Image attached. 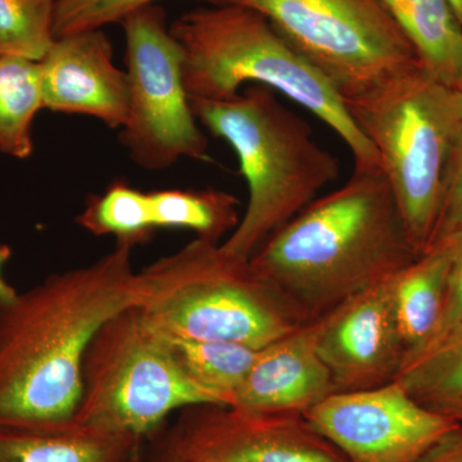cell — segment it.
Here are the masks:
<instances>
[{
  "label": "cell",
  "instance_id": "20",
  "mask_svg": "<svg viewBox=\"0 0 462 462\" xmlns=\"http://www.w3.org/2000/svg\"><path fill=\"white\" fill-rule=\"evenodd\" d=\"M154 226L189 229L217 243L238 226L239 199L223 190H158L149 193Z\"/></svg>",
  "mask_w": 462,
  "mask_h": 462
},
{
  "label": "cell",
  "instance_id": "6",
  "mask_svg": "<svg viewBox=\"0 0 462 462\" xmlns=\"http://www.w3.org/2000/svg\"><path fill=\"white\" fill-rule=\"evenodd\" d=\"M378 153L419 254L430 247L447 163L462 129V88L424 67L345 102Z\"/></svg>",
  "mask_w": 462,
  "mask_h": 462
},
{
  "label": "cell",
  "instance_id": "17",
  "mask_svg": "<svg viewBox=\"0 0 462 462\" xmlns=\"http://www.w3.org/2000/svg\"><path fill=\"white\" fill-rule=\"evenodd\" d=\"M421 66L462 88V23L449 0H382Z\"/></svg>",
  "mask_w": 462,
  "mask_h": 462
},
{
  "label": "cell",
  "instance_id": "30",
  "mask_svg": "<svg viewBox=\"0 0 462 462\" xmlns=\"http://www.w3.org/2000/svg\"><path fill=\"white\" fill-rule=\"evenodd\" d=\"M455 14H457L458 20L462 23V0H449Z\"/></svg>",
  "mask_w": 462,
  "mask_h": 462
},
{
  "label": "cell",
  "instance_id": "11",
  "mask_svg": "<svg viewBox=\"0 0 462 462\" xmlns=\"http://www.w3.org/2000/svg\"><path fill=\"white\" fill-rule=\"evenodd\" d=\"M176 452L187 462H346L300 413L187 407Z\"/></svg>",
  "mask_w": 462,
  "mask_h": 462
},
{
  "label": "cell",
  "instance_id": "1",
  "mask_svg": "<svg viewBox=\"0 0 462 462\" xmlns=\"http://www.w3.org/2000/svg\"><path fill=\"white\" fill-rule=\"evenodd\" d=\"M133 248L51 273L0 303V425L35 427L74 418L85 351L99 328L142 297Z\"/></svg>",
  "mask_w": 462,
  "mask_h": 462
},
{
  "label": "cell",
  "instance_id": "3",
  "mask_svg": "<svg viewBox=\"0 0 462 462\" xmlns=\"http://www.w3.org/2000/svg\"><path fill=\"white\" fill-rule=\"evenodd\" d=\"M170 32L180 47L190 99H227L245 85H263L327 124L351 151L355 169H380L375 148L336 88L257 12L206 5L181 14Z\"/></svg>",
  "mask_w": 462,
  "mask_h": 462
},
{
  "label": "cell",
  "instance_id": "7",
  "mask_svg": "<svg viewBox=\"0 0 462 462\" xmlns=\"http://www.w3.org/2000/svg\"><path fill=\"white\" fill-rule=\"evenodd\" d=\"M216 404L190 382L138 306L108 319L85 351L74 418L142 437L170 412Z\"/></svg>",
  "mask_w": 462,
  "mask_h": 462
},
{
  "label": "cell",
  "instance_id": "14",
  "mask_svg": "<svg viewBox=\"0 0 462 462\" xmlns=\"http://www.w3.org/2000/svg\"><path fill=\"white\" fill-rule=\"evenodd\" d=\"M336 392L329 369L316 346L312 320L258 349L230 407L305 415Z\"/></svg>",
  "mask_w": 462,
  "mask_h": 462
},
{
  "label": "cell",
  "instance_id": "29",
  "mask_svg": "<svg viewBox=\"0 0 462 462\" xmlns=\"http://www.w3.org/2000/svg\"><path fill=\"white\" fill-rule=\"evenodd\" d=\"M433 411L443 413L448 418L454 419L456 422L462 425V396L456 397L448 402L439 404V406L433 409Z\"/></svg>",
  "mask_w": 462,
  "mask_h": 462
},
{
  "label": "cell",
  "instance_id": "8",
  "mask_svg": "<svg viewBox=\"0 0 462 462\" xmlns=\"http://www.w3.org/2000/svg\"><path fill=\"white\" fill-rule=\"evenodd\" d=\"M257 12L348 100L421 66L382 0H199Z\"/></svg>",
  "mask_w": 462,
  "mask_h": 462
},
{
  "label": "cell",
  "instance_id": "24",
  "mask_svg": "<svg viewBox=\"0 0 462 462\" xmlns=\"http://www.w3.org/2000/svg\"><path fill=\"white\" fill-rule=\"evenodd\" d=\"M160 0H56L54 36L103 30Z\"/></svg>",
  "mask_w": 462,
  "mask_h": 462
},
{
  "label": "cell",
  "instance_id": "19",
  "mask_svg": "<svg viewBox=\"0 0 462 462\" xmlns=\"http://www.w3.org/2000/svg\"><path fill=\"white\" fill-rule=\"evenodd\" d=\"M41 109V63L0 57V153L18 160L32 156V125Z\"/></svg>",
  "mask_w": 462,
  "mask_h": 462
},
{
  "label": "cell",
  "instance_id": "13",
  "mask_svg": "<svg viewBox=\"0 0 462 462\" xmlns=\"http://www.w3.org/2000/svg\"><path fill=\"white\" fill-rule=\"evenodd\" d=\"M42 108L97 118L121 129L129 111L126 71L103 30L57 38L41 60Z\"/></svg>",
  "mask_w": 462,
  "mask_h": 462
},
{
  "label": "cell",
  "instance_id": "26",
  "mask_svg": "<svg viewBox=\"0 0 462 462\" xmlns=\"http://www.w3.org/2000/svg\"><path fill=\"white\" fill-rule=\"evenodd\" d=\"M462 322V236H458L457 248H456L454 261L447 285L445 307H443L442 319L439 328L433 340L439 338L443 333ZM431 340V342H433ZM430 342V343H431ZM428 345V346H430Z\"/></svg>",
  "mask_w": 462,
  "mask_h": 462
},
{
  "label": "cell",
  "instance_id": "12",
  "mask_svg": "<svg viewBox=\"0 0 462 462\" xmlns=\"http://www.w3.org/2000/svg\"><path fill=\"white\" fill-rule=\"evenodd\" d=\"M392 279L314 320L316 346L337 392L383 387L402 370L406 354L394 319Z\"/></svg>",
  "mask_w": 462,
  "mask_h": 462
},
{
  "label": "cell",
  "instance_id": "2",
  "mask_svg": "<svg viewBox=\"0 0 462 462\" xmlns=\"http://www.w3.org/2000/svg\"><path fill=\"white\" fill-rule=\"evenodd\" d=\"M419 256L384 173L355 169L342 187L312 200L249 261L315 320L394 278Z\"/></svg>",
  "mask_w": 462,
  "mask_h": 462
},
{
  "label": "cell",
  "instance_id": "28",
  "mask_svg": "<svg viewBox=\"0 0 462 462\" xmlns=\"http://www.w3.org/2000/svg\"><path fill=\"white\" fill-rule=\"evenodd\" d=\"M12 256L11 248L8 245H0V303L9 302L17 296L18 291L3 278V266Z\"/></svg>",
  "mask_w": 462,
  "mask_h": 462
},
{
  "label": "cell",
  "instance_id": "25",
  "mask_svg": "<svg viewBox=\"0 0 462 462\" xmlns=\"http://www.w3.org/2000/svg\"><path fill=\"white\" fill-rule=\"evenodd\" d=\"M462 236V129L447 163L439 209L430 247Z\"/></svg>",
  "mask_w": 462,
  "mask_h": 462
},
{
  "label": "cell",
  "instance_id": "10",
  "mask_svg": "<svg viewBox=\"0 0 462 462\" xmlns=\"http://www.w3.org/2000/svg\"><path fill=\"white\" fill-rule=\"evenodd\" d=\"M303 416L346 462H418L460 427L413 400L396 380L336 392Z\"/></svg>",
  "mask_w": 462,
  "mask_h": 462
},
{
  "label": "cell",
  "instance_id": "5",
  "mask_svg": "<svg viewBox=\"0 0 462 462\" xmlns=\"http://www.w3.org/2000/svg\"><path fill=\"white\" fill-rule=\"evenodd\" d=\"M145 320L182 339L221 340L254 349L312 321L251 261L194 239L139 272Z\"/></svg>",
  "mask_w": 462,
  "mask_h": 462
},
{
  "label": "cell",
  "instance_id": "15",
  "mask_svg": "<svg viewBox=\"0 0 462 462\" xmlns=\"http://www.w3.org/2000/svg\"><path fill=\"white\" fill-rule=\"evenodd\" d=\"M457 242L458 236L436 243L392 279L394 319L406 354L404 364L436 337Z\"/></svg>",
  "mask_w": 462,
  "mask_h": 462
},
{
  "label": "cell",
  "instance_id": "21",
  "mask_svg": "<svg viewBox=\"0 0 462 462\" xmlns=\"http://www.w3.org/2000/svg\"><path fill=\"white\" fill-rule=\"evenodd\" d=\"M396 382L430 410L462 396V322L410 358Z\"/></svg>",
  "mask_w": 462,
  "mask_h": 462
},
{
  "label": "cell",
  "instance_id": "9",
  "mask_svg": "<svg viewBox=\"0 0 462 462\" xmlns=\"http://www.w3.org/2000/svg\"><path fill=\"white\" fill-rule=\"evenodd\" d=\"M126 41L129 111L120 142L135 165L165 170L182 158L209 161L182 78L180 47L167 25L165 9H138L123 23Z\"/></svg>",
  "mask_w": 462,
  "mask_h": 462
},
{
  "label": "cell",
  "instance_id": "23",
  "mask_svg": "<svg viewBox=\"0 0 462 462\" xmlns=\"http://www.w3.org/2000/svg\"><path fill=\"white\" fill-rule=\"evenodd\" d=\"M56 0H0V57L41 62L54 36Z\"/></svg>",
  "mask_w": 462,
  "mask_h": 462
},
{
  "label": "cell",
  "instance_id": "18",
  "mask_svg": "<svg viewBox=\"0 0 462 462\" xmlns=\"http://www.w3.org/2000/svg\"><path fill=\"white\" fill-rule=\"evenodd\" d=\"M163 336L176 363L190 382L208 394L216 404L231 406L247 378L258 349L221 340Z\"/></svg>",
  "mask_w": 462,
  "mask_h": 462
},
{
  "label": "cell",
  "instance_id": "16",
  "mask_svg": "<svg viewBox=\"0 0 462 462\" xmlns=\"http://www.w3.org/2000/svg\"><path fill=\"white\" fill-rule=\"evenodd\" d=\"M135 438L76 418L35 427L0 425V462H121Z\"/></svg>",
  "mask_w": 462,
  "mask_h": 462
},
{
  "label": "cell",
  "instance_id": "27",
  "mask_svg": "<svg viewBox=\"0 0 462 462\" xmlns=\"http://www.w3.org/2000/svg\"><path fill=\"white\" fill-rule=\"evenodd\" d=\"M418 462H462V425L447 434Z\"/></svg>",
  "mask_w": 462,
  "mask_h": 462
},
{
  "label": "cell",
  "instance_id": "4",
  "mask_svg": "<svg viewBox=\"0 0 462 462\" xmlns=\"http://www.w3.org/2000/svg\"><path fill=\"white\" fill-rule=\"evenodd\" d=\"M190 103L199 123L238 156L248 205L221 248L251 260L273 233L338 179V160L316 142L305 118L263 85H248L231 98Z\"/></svg>",
  "mask_w": 462,
  "mask_h": 462
},
{
  "label": "cell",
  "instance_id": "22",
  "mask_svg": "<svg viewBox=\"0 0 462 462\" xmlns=\"http://www.w3.org/2000/svg\"><path fill=\"white\" fill-rule=\"evenodd\" d=\"M76 223L93 236H114L117 245L132 248L147 242L156 230L149 193L124 181L114 182L105 193L90 197Z\"/></svg>",
  "mask_w": 462,
  "mask_h": 462
}]
</instances>
